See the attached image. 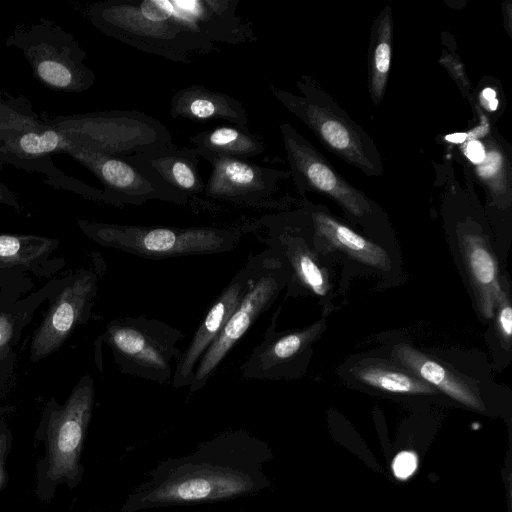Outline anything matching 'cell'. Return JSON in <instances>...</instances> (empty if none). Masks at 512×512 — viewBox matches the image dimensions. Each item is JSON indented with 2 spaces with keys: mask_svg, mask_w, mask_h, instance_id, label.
<instances>
[{
  "mask_svg": "<svg viewBox=\"0 0 512 512\" xmlns=\"http://www.w3.org/2000/svg\"><path fill=\"white\" fill-rule=\"evenodd\" d=\"M461 249L479 310L484 317L491 318L502 294L496 259L478 234H464Z\"/></svg>",
  "mask_w": 512,
  "mask_h": 512,
  "instance_id": "cell-21",
  "label": "cell"
},
{
  "mask_svg": "<svg viewBox=\"0 0 512 512\" xmlns=\"http://www.w3.org/2000/svg\"><path fill=\"white\" fill-rule=\"evenodd\" d=\"M77 224L100 246L151 259L230 252L245 230L236 226H139L85 219H78Z\"/></svg>",
  "mask_w": 512,
  "mask_h": 512,
  "instance_id": "cell-4",
  "label": "cell"
},
{
  "mask_svg": "<svg viewBox=\"0 0 512 512\" xmlns=\"http://www.w3.org/2000/svg\"><path fill=\"white\" fill-rule=\"evenodd\" d=\"M13 409L14 408L11 406H0V417H4V415L9 414Z\"/></svg>",
  "mask_w": 512,
  "mask_h": 512,
  "instance_id": "cell-33",
  "label": "cell"
},
{
  "mask_svg": "<svg viewBox=\"0 0 512 512\" xmlns=\"http://www.w3.org/2000/svg\"><path fill=\"white\" fill-rule=\"evenodd\" d=\"M466 154L475 163L482 161L485 157L483 146L477 141H472L468 144Z\"/></svg>",
  "mask_w": 512,
  "mask_h": 512,
  "instance_id": "cell-31",
  "label": "cell"
},
{
  "mask_svg": "<svg viewBox=\"0 0 512 512\" xmlns=\"http://www.w3.org/2000/svg\"><path fill=\"white\" fill-rule=\"evenodd\" d=\"M393 358L409 372L437 388L456 401L480 408L481 402L466 381L452 373L442 364L406 344H398L392 352Z\"/></svg>",
  "mask_w": 512,
  "mask_h": 512,
  "instance_id": "cell-22",
  "label": "cell"
},
{
  "mask_svg": "<svg viewBox=\"0 0 512 512\" xmlns=\"http://www.w3.org/2000/svg\"><path fill=\"white\" fill-rule=\"evenodd\" d=\"M147 178L176 196L181 206L201 200L205 184L199 173V155L194 148L174 143L125 157Z\"/></svg>",
  "mask_w": 512,
  "mask_h": 512,
  "instance_id": "cell-17",
  "label": "cell"
},
{
  "mask_svg": "<svg viewBox=\"0 0 512 512\" xmlns=\"http://www.w3.org/2000/svg\"><path fill=\"white\" fill-rule=\"evenodd\" d=\"M323 320L298 331L276 333L271 327L242 364L246 379L278 380L291 376L298 361L323 328Z\"/></svg>",
  "mask_w": 512,
  "mask_h": 512,
  "instance_id": "cell-18",
  "label": "cell"
},
{
  "mask_svg": "<svg viewBox=\"0 0 512 512\" xmlns=\"http://www.w3.org/2000/svg\"><path fill=\"white\" fill-rule=\"evenodd\" d=\"M13 447V434L4 419L0 417V493L9 481L7 463Z\"/></svg>",
  "mask_w": 512,
  "mask_h": 512,
  "instance_id": "cell-28",
  "label": "cell"
},
{
  "mask_svg": "<svg viewBox=\"0 0 512 512\" xmlns=\"http://www.w3.org/2000/svg\"><path fill=\"white\" fill-rule=\"evenodd\" d=\"M289 281L287 269L269 248L257 254L251 284L219 336L197 364L190 392L200 390L224 358L247 333L255 321L267 311Z\"/></svg>",
  "mask_w": 512,
  "mask_h": 512,
  "instance_id": "cell-10",
  "label": "cell"
},
{
  "mask_svg": "<svg viewBox=\"0 0 512 512\" xmlns=\"http://www.w3.org/2000/svg\"><path fill=\"white\" fill-rule=\"evenodd\" d=\"M181 330L145 315L115 318L97 339L107 344L121 373L171 383L182 351Z\"/></svg>",
  "mask_w": 512,
  "mask_h": 512,
  "instance_id": "cell-8",
  "label": "cell"
},
{
  "mask_svg": "<svg viewBox=\"0 0 512 512\" xmlns=\"http://www.w3.org/2000/svg\"><path fill=\"white\" fill-rule=\"evenodd\" d=\"M170 115L174 119L201 123L223 120L232 125L248 124V113L241 101L197 84L174 93L170 101Z\"/></svg>",
  "mask_w": 512,
  "mask_h": 512,
  "instance_id": "cell-20",
  "label": "cell"
},
{
  "mask_svg": "<svg viewBox=\"0 0 512 512\" xmlns=\"http://www.w3.org/2000/svg\"><path fill=\"white\" fill-rule=\"evenodd\" d=\"M64 153L87 168L103 184L109 205H142L151 200L181 205L176 196L147 178L125 158L92 152L71 142Z\"/></svg>",
  "mask_w": 512,
  "mask_h": 512,
  "instance_id": "cell-15",
  "label": "cell"
},
{
  "mask_svg": "<svg viewBox=\"0 0 512 512\" xmlns=\"http://www.w3.org/2000/svg\"><path fill=\"white\" fill-rule=\"evenodd\" d=\"M0 204L10 207L16 213L23 216L25 215V208L21 204L17 195L8 188L3 182L0 181Z\"/></svg>",
  "mask_w": 512,
  "mask_h": 512,
  "instance_id": "cell-30",
  "label": "cell"
},
{
  "mask_svg": "<svg viewBox=\"0 0 512 512\" xmlns=\"http://www.w3.org/2000/svg\"><path fill=\"white\" fill-rule=\"evenodd\" d=\"M97 290L98 275L91 269L81 268L63 278L31 338L32 363L58 351L75 329L88 321Z\"/></svg>",
  "mask_w": 512,
  "mask_h": 512,
  "instance_id": "cell-12",
  "label": "cell"
},
{
  "mask_svg": "<svg viewBox=\"0 0 512 512\" xmlns=\"http://www.w3.org/2000/svg\"><path fill=\"white\" fill-rule=\"evenodd\" d=\"M6 45L23 53L34 77L50 90L80 93L95 83L96 75L85 64L87 54L78 40L51 20L17 25Z\"/></svg>",
  "mask_w": 512,
  "mask_h": 512,
  "instance_id": "cell-7",
  "label": "cell"
},
{
  "mask_svg": "<svg viewBox=\"0 0 512 512\" xmlns=\"http://www.w3.org/2000/svg\"><path fill=\"white\" fill-rule=\"evenodd\" d=\"M94 399V379L85 374L63 403L54 397L45 403L34 433L44 448L35 464L34 493L41 502L50 503L60 486L73 490L81 483L82 452Z\"/></svg>",
  "mask_w": 512,
  "mask_h": 512,
  "instance_id": "cell-2",
  "label": "cell"
},
{
  "mask_svg": "<svg viewBox=\"0 0 512 512\" xmlns=\"http://www.w3.org/2000/svg\"><path fill=\"white\" fill-rule=\"evenodd\" d=\"M289 173L299 193L328 196L351 217L363 219L373 212L372 201L347 182L331 163L288 122L279 125Z\"/></svg>",
  "mask_w": 512,
  "mask_h": 512,
  "instance_id": "cell-11",
  "label": "cell"
},
{
  "mask_svg": "<svg viewBox=\"0 0 512 512\" xmlns=\"http://www.w3.org/2000/svg\"><path fill=\"white\" fill-rule=\"evenodd\" d=\"M68 140L23 95L0 89V162L47 174L51 155L64 153Z\"/></svg>",
  "mask_w": 512,
  "mask_h": 512,
  "instance_id": "cell-9",
  "label": "cell"
},
{
  "mask_svg": "<svg viewBox=\"0 0 512 512\" xmlns=\"http://www.w3.org/2000/svg\"><path fill=\"white\" fill-rule=\"evenodd\" d=\"M65 138L86 150L125 158L173 143L156 118L136 110H106L51 118Z\"/></svg>",
  "mask_w": 512,
  "mask_h": 512,
  "instance_id": "cell-6",
  "label": "cell"
},
{
  "mask_svg": "<svg viewBox=\"0 0 512 512\" xmlns=\"http://www.w3.org/2000/svg\"><path fill=\"white\" fill-rule=\"evenodd\" d=\"M255 488L252 476L231 466L186 462L143 484L129 495L122 510L201 504L228 500L250 493Z\"/></svg>",
  "mask_w": 512,
  "mask_h": 512,
  "instance_id": "cell-5",
  "label": "cell"
},
{
  "mask_svg": "<svg viewBox=\"0 0 512 512\" xmlns=\"http://www.w3.org/2000/svg\"><path fill=\"white\" fill-rule=\"evenodd\" d=\"M353 375L363 384L390 393H435V390L429 384L416 375L385 363L363 364L353 369Z\"/></svg>",
  "mask_w": 512,
  "mask_h": 512,
  "instance_id": "cell-26",
  "label": "cell"
},
{
  "mask_svg": "<svg viewBox=\"0 0 512 512\" xmlns=\"http://www.w3.org/2000/svg\"><path fill=\"white\" fill-rule=\"evenodd\" d=\"M188 141L194 145L199 157L207 161L221 157L248 160L265 150L261 135L241 125L217 126L188 136Z\"/></svg>",
  "mask_w": 512,
  "mask_h": 512,
  "instance_id": "cell-23",
  "label": "cell"
},
{
  "mask_svg": "<svg viewBox=\"0 0 512 512\" xmlns=\"http://www.w3.org/2000/svg\"><path fill=\"white\" fill-rule=\"evenodd\" d=\"M256 264L257 254L249 257L246 264L212 303L190 343L182 351L171 381L173 388L190 386L201 357L219 336L232 312L247 292Z\"/></svg>",
  "mask_w": 512,
  "mask_h": 512,
  "instance_id": "cell-16",
  "label": "cell"
},
{
  "mask_svg": "<svg viewBox=\"0 0 512 512\" xmlns=\"http://www.w3.org/2000/svg\"><path fill=\"white\" fill-rule=\"evenodd\" d=\"M56 238L24 233H0V293L17 297L34 288L33 278L50 277L65 265L56 256Z\"/></svg>",
  "mask_w": 512,
  "mask_h": 512,
  "instance_id": "cell-13",
  "label": "cell"
},
{
  "mask_svg": "<svg viewBox=\"0 0 512 512\" xmlns=\"http://www.w3.org/2000/svg\"><path fill=\"white\" fill-rule=\"evenodd\" d=\"M393 19L386 6L375 19L368 55V91L372 102L378 105L385 94L391 65Z\"/></svg>",
  "mask_w": 512,
  "mask_h": 512,
  "instance_id": "cell-25",
  "label": "cell"
},
{
  "mask_svg": "<svg viewBox=\"0 0 512 512\" xmlns=\"http://www.w3.org/2000/svg\"><path fill=\"white\" fill-rule=\"evenodd\" d=\"M208 162L212 171L205 184L204 196L238 206H269L270 199L278 191L279 181L290 176L289 171L238 158L221 157Z\"/></svg>",
  "mask_w": 512,
  "mask_h": 512,
  "instance_id": "cell-14",
  "label": "cell"
},
{
  "mask_svg": "<svg viewBox=\"0 0 512 512\" xmlns=\"http://www.w3.org/2000/svg\"><path fill=\"white\" fill-rule=\"evenodd\" d=\"M239 0H106L87 8L101 33L135 49L189 64L217 51V44L257 40Z\"/></svg>",
  "mask_w": 512,
  "mask_h": 512,
  "instance_id": "cell-1",
  "label": "cell"
},
{
  "mask_svg": "<svg viewBox=\"0 0 512 512\" xmlns=\"http://www.w3.org/2000/svg\"><path fill=\"white\" fill-rule=\"evenodd\" d=\"M482 96H483V98H484L488 103H489V102H491V101H493L494 99H496V98H495L496 93H495V91H494L493 89H491V88H485V89L483 90V92H482Z\"/></svg>",
  "mask_w": 512,
  "mask_h": 512,
  "instance_id": "cell-32",
  "label": "cell"
},
{
  "mask_svg": "<svg viewBox=\"0 0 512 512\" xmlns=\"http://www.w3.org/2000/svg\"><path fill=\"white\" fill-rule=\"evenodd\" d=\"M64 278V277H63ZM63 278L52 279L24 297L0 293V398L16 363L15 348L40 306L60 288Z\"/></svg>",
  "mask_w": 512,
  "mask_h": 512,
  "instance_id": "cell-19",
  "label": "cell"
},
{
  "mask_svg": "<svg viewBox=\"0 0 512 512\" xmlns=\"http://www.w3.org/2000/svg\"><path fill=\"white\" fill-rule=\"evenodd\" d=\"M416 467V456L407 451L399 453L393 462L394 473L401 479L409 477L415 471Z\"/></svg>",
  "mask_w": 512,
  "mask_h": 512,
  "instance_id": "cell-29",
  "label": "cell"
},
{
  "mask_svg": "<svg viewBox=\"0 0 512 512\" xmlns=\"http://www.w3.org/2000/svg\"><path fill=\"white\" fill-rule=\"evenodd\" d=\"M312 222L316 235L332 248L373 268L388 269L390 261L386 251L342 224L324 211H313Z\"/></svg>",
  "mask_w": 512,
  "mask_h": 512,
  "instance_id": "cell-24",
  "label": "cell"
},
{
  "mask_svg": "<svg viewBox=\"0 0 512 512\" xmlns=\"http://www.w3.org/2000/svg\"><path fill=\"white\" fill-rule=\"evenodd\" d=\"M496 328L504 347L509 348L512 336V307L509 295L502 291L497 304Z\"/></svg>",
  "mask_w": 512,
  "mask_h": 512,
  "instance_id": "cell-27",
  "label": "cell"
},
{
  "mask_svg": "<svg viewBox=\"0 0 512 512\" xmlns=\"http://www.w3.org/2000/svg\"><path fill=\"white\" fill-rule=\"evenodd\" d=\"M296 86L300 95L269 84L272 95L314 133L321 144L367 176H382L384 166L371 137L309 75Z\"/></svg>",
  "mask_w": 512,
  "mask_h": 512,
  "instance_id": "cell-3",
  "label": "cell"
}]
</instances>
